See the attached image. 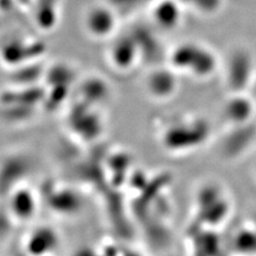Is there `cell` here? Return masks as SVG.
I'll return each instance as SVG.
<instances>
[{
	"label": "cell",
	"mask_w": 256,
	"mask_h": 256,
	"mask_svg": "<svg viewBox=\"0 0 256 256\" xmlns=\"http://www.w3.org/2000/svg\"><path fill=\"white\" fill-rule=\"evenodd\" d=\"M214 60L210 50L194 45L178 47L172 54L173 66L178 68L176 70L201 77L212 73L214 70Z\"/></svg>",
	"instance_id": "1"
},
{
	"label": "cell",
	"mask_w": 256,
	"mask_h": 256,
	"mask_svg": "<svg viewBox=\"0 0 256 256\" xmlns=\"http://www.w3.org/2000/svg\"><path fill=\"white\" fill-rule=\"evenodd\" d=\"M148 92L159 98L170 96L175 89V78L164 70L155 72L148 78Z\"/></svg>",
	"instance_id": "2"
}]
</instances>
